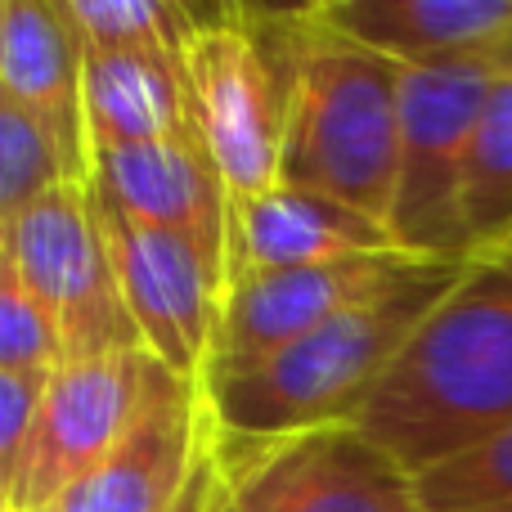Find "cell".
Instances as JSON below:
<instances>
[{
	"label": "cell",
	"instance_id": "4316f807",
	"mask_svg": "<svg viewBox=\"0 0 512 512\" xmlns=\"http://www.w3.org/2000/svg\"><path fill=\"white\" fill-rule=\"evenodd\" d=\"M5 512H14V508H5ZM41 512H59V508H41Z\"/></svg>",
	"mask_w": 512,
	"mask_h": 512
},
{
	"label": "cell",
	"instance_id": "484cf974",
	"mask_svg": "<svg viewBox=\"0 0 512 512\" xmlns=\"http://www.w3.org/2000/svg\"><path fill=\"white\" fill-rule=\"evenodd\" d=\"M216 512H230V504H225V499H221V508H216Z\"/></svg>",
	"mask_w": 512,
	"mask_h": 512
},
{
	"label": "cell",
	"instance_id": "6da1fadb",
	"mask_svg": "<svg viewBox=\"0 0 512 512\" xmlns=\"http://www.w3.org/2000/svg\"><path fill=\"white\" fill-rule=\"evenodd\" d=\"M409 477L512 427V270L468 261L355 418Z\"/></svg>",
	"mask_w": 512,
	"mask_h": 512
},
{
	"label": "cell",
	"instance_id": "cb8c5ba5",
	"mask_svg": "<svg viewBox=\"0 0 512 512\" xmlns=\"http://www.w3.org/2000/svg\"><path fill=\"white\" fill-rule=\"evenodd\" d=\"M477 261H495V265H504V270H512V239H504L495 252H486V256H477Z\"/></svg>",
	"mask_w": 512,
	"mask_h": 512
},
{
	"label": "cell",
	"instance_id": "ffe728a7",
	"mask_svg": "<svg viewBox=\"0 0 512 512\" xmlns=\"http://www.w3.org/2000/svg\"><path fill=\"white\" fill-rule=\"evenodd\" d=\"M423 512H463L512 504V427L490 436L486 445L441 463L418 477Z\"/></svg>",
	"mask_w": 512,
	"mask_h": 512
},
{
	"label": "cell",
	"instance_id": "277c9868",
	"mask_svg": "<svg viewBox=\"0 0 512 512\" xmlns=\"http://www.w3.org/2000/svg\"><path fill=\"white\" fill-rule=\"evenodd\" d=\"M180 81H185L189 126L212 153L230 203L279 185L283 113H288L283 9L203 14L198 36L180 59Z\"/></svg>",
	"mask_w": 512,
	"mask_h": 512
},
{
	"label": "cell",
	"instance_id": "7c38bea8",
	"mask_svg": "<svg viewBox=\"0 0 512 512\" xmlns=\"http://www.w3.org/2000/svg\"><path fill=\"white\" fill-rule=\"evenodd\" d=\"M90 194L108 212H122L158 230H176L225 261L230 189L194 126L171 140L140 144V149L90 153Z\"/></svg>",
	"mask_w": 512,
	"mask_h": 512
},
{
	"label": "cell",
	"instance_id": "7402d4cb",
	"mask_svg": "<svg viewBox=\"0 0 512 512\" xmlns=\"http://www.w3.org/2000/svg\"><path fill=\"white\" fill-rule=\"evenodd\" d=\"M45 382H50L45 373H5L0 369V508H14L18 495H23Z\"/></svg>",
	"mask_w": 512,
	"mask_h": 512
},
{
	"label": "cell",
	"instance_id": "d4e9b609",
	"mask_svg": "<svg viewBox=\"0 0 512 512\" xmlns=\"http://www.w3.org/2000/svg\"><path fill=\"white\" fill-rule=\"evenodd\" d=\"M463 512H512V504H495V508H463Z\"/></svg>",
	"mask_w": 512,
	"mask_h": 512
},
{
	"label": "cell",
	"instance_id": "52a82bcc",
	"mask_svg": "<svg viewBox=\"0 0 512 512\" xmlns=\"http://www.w3.org/2000/svg\"><path fill=\"white\" fill-rule=\"evenodd\" d=\"M0 256L45 301L63 333L68 360L144 351L108 261L90 185H59L23 216L0 225Z\"/></svg>",
	"mask_w": 512,
	"mask_h": 512
},
{
	"label": "cell",
	"instance_id": "9c48e42d",
	"mask_svg": "<svg viewBox=\"0 0 512 512\" xmlns=\"http://www.w3.org/2000/svg\"><path fill=\"white\" fill-rule=\"evenodd\" d=\"M423 261H432V256L382 252V256H351V261H328V265H301V270L252 274V279L230 283L221 301V324H216L207 378L248 369L265 355L301 342L306 333L324 328L328 319L396 288Z\"/></svg>",
	"mask_w": 512,
	"mask_h": 512
},
{
	"label": "cell",
	"instance_id": "7a4b0ae2",
	"mask_svg": "<svg viewBox=\"0 0 512 512\" xmlns=\"http://www.w3.org/2000/svg\"><path fill=\"white\" fill-rule=\"evenodd\" d=\"M468 261H423L409 279L328 319L301 342L234 373L203 382L216 427L230 436H297L315 427L355 423L364 400L391 369L400 346L459 283Z\"/></svg>",
	"mask_w": 512,
	"mask_h": 512
},
{
	"label": "cell",
	"instance_id": "ac0fdd59",
	"mask_svg": "<svg viewBox=\"0 0 512 512\" xmlns=\"http://www.w3.org/2000/svg\"><path fill=\"white\" fill-rule=\"evenodd\" d=\"M81 50H140L185 59L203 14L167 0H59Z\"/></svg>",
	"mask_w": 512,
	"mask_h": 512
},
{
	"label": "cell",
	"instance_id": "8992f818",
	"mask_svg": "<svg viewBox=\"0 0 512 512\" xmlns=\"http://www.w3.org/2000/svg\"><path fill=\"white\" fill-rule=\"evenodd\" d=\"M230 512H423L418 481L355 423L297 436H230L216 427Z\"/></svg>",
	"mask_w": 512,
	"mask_h": 512
},
{
	"label": "cell",
	"instance_id": "44dd1931",
	"mask_svg": "<svg viewBox=\"0 0 512 512\" xmlns=\"http://www.w3.org/2000/svg\"><path fill=\"white\" fill-rule=\"evenodd\" d=\"M63 360H68V351H63V333L54 315L23 283V274L0 256V369L50 378Z\"/></svg>",
	"mask_w": 512,
	"mask_h": 512
},
{
	"label": "cell",
	"instance_id": "30bf717a",
	"mask_svg": "<svg viewBox=\"0 0 512 512\" xmlns=\"http://www.w3.org/2000/svg\"><path fill=\"white\" fill-rule=\"evenodd\" d=\"M149 351H117L95 360H63L45 382L36 445L27 463V481L14 512H41L77 486L140 418L153 387Z\"/></svg>",
	"mask_w": 512,
	"mask_h": 512
},
{
	"label": "cell",
	"instance_id": "603a6c76",
	"mask_svg": "<svg viewBox=\"0 0 512 512\" xmlns=\"http://www.w3.org/2000/svg\"><path fill=\"white\" fill-rule=\"evenodd\" d=\"M225 499V472H221V454H216V418H212V436H207V450L198 459L194 477H189L185 495L176 499L171 512H216Z\"/></svg>",
	"mask_w": 512,
	"mask_h": 512
},
{
	"label": "cell",
	"instance_id": "3957f363",
	"mask_svg": "<svg viewBox=\"0 0 512 512\" xmlns=\"http://www.w3.org/2000/svg\"><path fill=\"white\" fill-rule=\"evenodd\" d=\"M288 113L279 180L391 221L400 176V68L333 36L306 9H283Z\"/></svg>",
	"mask_w": 512,
	"mask_h": 512
},
{
	"label": "cell",
	"instance_id": "9a60e30c",
	"mask_svg": "<svg viewBox=\"0 0 512 512\" xmlns=\"http://www.w3.org/2000/svg\"><path fill=\"white\" fill-rule=\"evenodd\" d=\"M0 99L32 113L59 140L72 176L90 185V140L81 117V45L59 0L0 5Z\"/></svg>",
	"mask_w": 512,
	"mask_h": 512
},
{
	"label": "cell",
	"instance_id": "8fae6325",
	"mask_svg": "<svg viewBox=\"0 0 512 512\" xmlns=\"http://www.w3.org/2000/svg\"><path fill=\"white\" fill-rule=\"evenodd\" d=\"M212 436L203 382L153 369V387L131 432L77 481L63 490L59 512H171L185 495L198 459Z\"/></svg>",
	"mask_w": 512,
	"mask_h": 512
},
{
	"label": "cell",
	"instance_id": "e0dca14e",
	"mask_svg": "<svg viewBox=\"0 0 512 512\" xmlns=\"http://www.w3.org/2000/svg\"><path fill=\"white\" fill-rule=\"evenodd\" d=\"M463 216H468L472 261L512 239V45L490 81L477 135H472Z\"/></svg>",
	"mask_w": 512,
	"mask_h": 512
},
{
	"label": "cell",
	"instance_id": "ba28073f",
	"mask_svg": "<svg viewBox=\"0 0 512 512\" xmlns=\"http://www.w3.org/2000/svg\"><path fill=\"white\" fill-rule=\"evenodd\" d=\"M99 225L144 351L180 378L203 382L221 324L225 261L185 234L131 221L108 207H99Z\"/></svg>",
	"mask_w": 512,
	"mask_h": 512
},
{
	"label": "cell",
	"instance_id": "5bb4252c",
	"mask_svg": "<svg viewBox=\"0 0 512 512\" xmlns=\"http://www.w3.org/2000/svg\"><path fill=\"white\" fill-rule=\"evenodd\" d=\"M319 27L396 68L472 59L512 45V0H324Z\"/></svg>",
	"mask_w": 512,
	"mask_h": 512
},
{
	"label": "cell",
	"instance_id": "5b68a950",
	"mask_svg": "<svg viewBox=\"0 0 512 512\" xmlns=\"http://www.w3.org/2000/svg\"><path fill=\"white\" fill-rule=\"evenodd\" d=\"M508 45L472 59L400 68V176L391 203V239L409 256L472 261L463 185L481 104Z\"/></svg>",
	"mask_w": 512,
	"mask_h": 512
},
{
	"label": "cell",
	"instance_id": "4fadbf2b",
	"mask_svg": "<svg viewBox=\"0 0 512 512\" xmlns=\"http://www.w3.org/2000/svg\"><path fill=\"white\" fill-rule=\"evenodd\" d=\"M400 252L387 225L315 189L274 185L265 194L230 203L225 234V288L252 274L301 270V265L351 261V256Z\"/></svg>",
	"mask_w": 512,
	"mask_h": 512
},
{
	"label": "cell",
	"instance_id": "2e32d148",
	"mask_svg": "<svg viewBox=\"0 0 512 512\" xmlns=\"http://www.w3.org/2000/svg\"><path fill=\"white\" fill-rule=\"evenodd\" d=\"M81 117L90 153L140 149L189 131L180 59L140 50H81Z\"/></svg>",
	"mask_w": 512,
	"mask_h": 512
},
{
	"label": "cell",
	"instance_id": "d6986e66",
	"mask_svg": "<svg viewBox=\"0 0 512 512\" xmlns=\"http://www.w3.org/2000/svg\"><path fill=\"white\" fill-rule=\"evenodd\" d=\"M59 185H81L59 140L32 113L0 99V225L23 216Z\"/></svg>",
	"mask_w": 512,
	"mask_h": 512
}]
</instances>
